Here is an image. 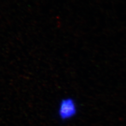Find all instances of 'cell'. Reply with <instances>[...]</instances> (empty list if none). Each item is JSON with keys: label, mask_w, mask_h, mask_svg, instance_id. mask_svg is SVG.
Segmentation results:
<instances>
[{"label": "cell", "mask_w": 126, "mask_h": 126, "mask_svg": "<svg viewBox=\"0 0 126 126\" xmlns=\"http://www.w3.org/2000/svg\"><path fill=\"white\" fill-rule=\"evenodd\" d=\"M77 104L73 98H67L61 101L58 108V115L61 119H72L77 115Z\"/></svg>", "instance_id": "obj_1"}]
</instances>
